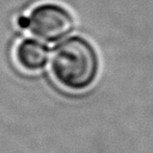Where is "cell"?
Masks as SVG:
<instances>
[{
    "instance_id": "cell-3",
    "label": "cell",
    "mask_w": 153,
    "mask_h": 153,
    "mask_svg": "<svg viewBox=\"0 0 153 153\" xmlns=\"http://www.w3.org/2000/svg\"><path fill=\"white\" fill-rule=\"evenodd\" d=\"M14 59L22 69L26 72H37L47 66L49 50L44 43L33 38H25L17 44Z\"/></svg>"
},
{
    "instance_id": "cell-1",
    "label": "cell",
    "mask_w": 153,
    "mask_h": 153,
    "mask_svg": "<svg viewBox=\"0 0 153 153\" xmlns=\"http://www.w3.org/2000/svg\"><path fill=\"white\" fill-rule=\"evenodd\" d=\"M99 68L96 48L81 36L68 37L54 48L50 71L55 81L66 90L74 92L87 90L97 80Z\"/></svg>"
},
{
    "instance_id": "cell-2",
    "label": "cell",
    "mask_w": 153,
    "mask_h": 153,
    "mask_svg": "<svg viewBox=\"0 0 153 153\" xmlns=\"http://www.w3.org/2000/svg\"><path fill=\"white\" fill-rule=\"evenodd\" d=\"M26 29L42 42L56 43L73 31L74 18L61 5L45 2L30 12Z\"/></svg>"
}]
</instances>
